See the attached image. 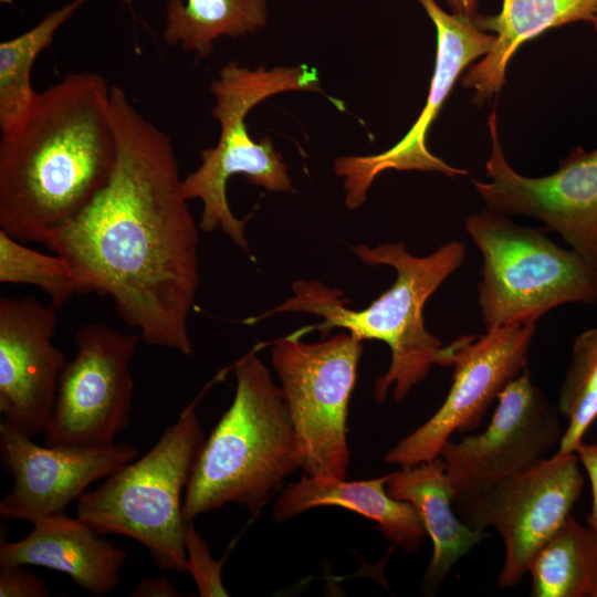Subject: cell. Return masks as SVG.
<instances>
[{"label": "cell", "instance_id": "obj_17", "mask_svg": "<svg viewBox=\"0 0 597 597\" xmlns=\"http://www.w3.org/2000/svg\"><path fill=\"white\" fill-rule=\"evenodd\" d=\"M32 524L33 530L24 538L1 541L0 566L36 565L59 570L96 596L119 584L126 552L100 537L80 519L59 512Z\"/></svg>", "mask_w": 597, "mask_h": 597}, {"label": "cell", "instance_id": "obj_7", "mask_svg": "<svg viewBox=\"0 0 597 597\" xmlns=\"http://www.w3.org/2000/svg\"><path fill=\"white\" fill-rule=\"evenodd\" d=\"M464 228L483 258L478 296L485 332L536 324L566 303L597 302V270L541 228L489 209L469 216Z\"/></svg>", "mask_w": 597, "mask_h": 597}, {"label": "cell", "instance_id": "obj_8", "mask_svg": "<svg viewBox=\"0 0 597 597\" xmlns=\"http://www.w3.org/2000/svg\"><path fill=\"white\" fill-rule=\"evenodd\" d=\"M363 349L350 333L318 343H303L294 333L272 349L304 475L346 478L348 404Z\"/></svg>", "mask_w": 597, "mask_h": 597}, {"label": "cell", "instance_id": "obj_3", "mask_svg": "<svg viewBox=\"0 0 597 597\" xmlns=\"http://www.w3.org/2000/svg\"><path fill=\"white\" fill-rule=\"evenodd\" d=\"M353 251L363 262L389 265L397 273L391 287L366 308H347L341 291L317 281H296L292 298L244 322L253 324L277 312H307L323 317L324 322L296 332L300 337L312 329L326 334L341 327L360 341L386 343L391 362L387 373L377 379L374 397L383 402L392 387V398L400 402L427 377L433 365L449 366L447 346L425 326L423 307L444 280L461 266L465 244L450 241L426 256L410 254L401 242L375 248L362 244L353 247Z\"/></svg>", "mask_w": 597, "mask_h": 597}, {"label": "cell", "instance_id": "obj_1", "mask_svg": "<svg viewBox=\"0 0 597 597\" xmlns=\"http://www.w3.org/2000/svg\"><path fill=\"white\" fill-rule=\"evenodd\" d=\"M117 157L107 184L44 243L81 294L111 296L144 343L192 354L188 317L200 283L198 228L170 137L111 86Z\"/></svg>", "mask_w": 597, "mask_h": 597}, {"label": "cell", "instance_id": "obj_21", "mask_svg": "<svg viewBox=\"0 0 597 597\" xmlns=\"http://www.w3.org/2000/svg\"><path fill=\"white\" fill-rule=\"evenodd\" d=\"M266 20V0H168L163 38L170 46L207 57L217 39L253 33Z\"/></svg>", "mask_w": 597, "mask_h": 597}, {"label": "cell", "instance_id": "obj_5", "mask_svg": "<svg viewBox=\"0 0 597 597\" xmlns=\"http://www.w3.org/2000/svg\"><path fill=\"white\" fill-rule=\"evenodd\" d=\"M195 399L154 447L77 500L76 517L100 535L128 536L146 547L160 569L188 572L182 491L206 437Z\"/></svg>", "mask_w": 597, "mask_h": 597}, {"label": "cell", "instance_id": "obj_4", "mask_svg": "<svg viewBox=\"0 0 597 597\" xmlns=\"http://www.w3.org/2000/svg\"><path fill=\"white\" fill-rule=\"evenodd\" d=\"M233 370V400L206 439L185 490V524L228 503L258 515L285 479L302 469L282 388L254 350Z\"/></svg>", "mask_w": 597, "mask_h": 597}, {"label": "cell", "instance_id": "obj_32", "mask_svg": "<svg viewBox=\"0 0 597 597\" xmlns=\"http://www.w3.org/2000/svg\"><path fill=\"white\" fill-rule=\"evenodd\" d=\"M593 597H597V587H596V589H595V591H594Z\"/></svg>", "mask_w": 597, "mask_h": 597}, {"label": "cell", "instance_id": "obj_13", "mask_svg": "<svg viewBox=\"0 0 597 597\" xmlns=\"http://www.w3.org/2000/svg\"><path fill=\"white\" fill-rule=\"evenodd\" d=\"M488 124L492 143L485 164L489 181L472 180L486 209L542 221L544 232L558 233L597 270V148L587 151L575 147L559 160L555 172L526 177L516 172L504 156L495 108Z\"/></svg>", "mask_w": 597, "mask_h": 597}, {"label": "cell", "instance_id": "obj_30", "mask_svg": "<svg viewBox=\"0 0 597 597\" xmlns=\"http://www.w3.org/2000/svg\"><path fill=\"white\" fill-rule=\"evenodd\" d=\"M446 2L454 14L469 19H474L476 15L478 0H446Z\"/></svg>", "mask_w": 597, "mask_h": 597}, {"label": "cell", "instance_id": "obj_25", "mask_svg": "<svg viewBox=\"0 0 597 597\" xmlns=\"http://www.w3.org/2000/svg\"><path fill=\"white\" fill-rule=\"evenodd\" d=\"M0 282L40 287L61 308L80 285L69 262L59 254H43L0 229Z\"/></svg>", "mask_w": 597, "mask_h": 597}, {"label": "cell", "instance_id": "obj_22", "mask_svg": "<svg viewBox=\"0 0 597 597\" xmlns=\"http://www.w3.org/2000/svg\"><path fill=\"white\" fill-rule=\"evenodd\" d=\"M533 597H593L597 587V532L572 514L528 569Z\"/></svg>", "mask_w": 597, "mask_h": 597}, {"label": "cell", "instance_id": "obj_11", "mask_svg": "<svg viewBox=\"0 0 597 597\" xmlns=\"http://www.w3.org/2000/svg\"><path fill=\"white\" fill-rule=\"evenodd\" d=\"M536 324H511L484 335H463L448 348L452 385L439 409L384 455L400 467L439 457L454 432H469L483 421L494 400L526 368Z\"/></svg>", "mask_w": 597, "mask_h": 597}, {"label": "cell", "instance_id": "obj_15", "mask_svg": "<svg viewBox=\"0 0 597 597\" xmlns=\"http://www.w3.org/2000/svg\"><path fill=\"white\" fill-rule=\"evenodd\" d=\"M4 419L0 422V462L12 476L0 502L4 521L36 520L63 512L93 482L137 459L129 443L106 447H42Z\"/></svg>", "mask_w": 597, "mask_h": 597}, {"label": "cell", "instance_id": "obj_20", "mask_svg": "<svg viewBox=\"0 0 597 597\" xmlns=\"http://www.w3.org/2000/svg\"><path fill=\"white\" fill-rule=\"evenodd\" d=\"M597 17V0H502L493 15L478 14L474 22L484 32H493L490 51L462 77L473 90L478 105L498 94L505 84L509 62L519 48L552 28L573 22H590Z\"/></svg>", "mask_w": 597, "mask_h": 597}, {"label": "cell", "instance_id": "obj_18", "mask_svg": "<svg viewBox=\"0 0 597 597\" xmlns=\"http://www.w3.org/2000/svg\"><path fill=\"white\" fill-rule=\"evenodd\" d=\"M389 476L390 473L370 480L345 481L303 475L282 491L273 509V519L282 524L311 509L339 506L375 522L377 530L396 547L416 553L428 534L417 510L388 494Z\"/></svg>", "mask_w": 597, "mask_h": 597}, {"label": "cell", "instance_id": "obj_12", "mask_svg": "<svg viewBox=\"0 0 597 597\" xmlns=\"http://www.w3.org/2000/svg\"><path fill=\"white\" fill-rule=\"evenodd\" d=\"M561 417L526 368L499 395L483 432L442 447L439 455L454 489L453 502L511 479L557 450L564 433Z\"/></svg>", "mask_w": 597, "mask_h": 597}, {"label": "cell", "instance_id": "obj_26", "mask_svg": "<svg viewBox=\"0 0 597 597\" xmlns=\"http://www.w3.org/2000/svg\"><path fill=\"white\" fill-rule=\"evenodd\" d=\"M184 542L188 572L196 582L199 596H229L222 582V568L226 557L220 561L212 557L209 545L197 532L193 522L185 524Z\"/></svg>", "mask_w": 597, "mask_h": 597}, {"label": "cell", "instance_id": "obj_6", "mask_svg": "<svg viewBox=\"0 0 597 597\" xmlns=\"http://www.w3.org/2000/svg\"><path fill=\"white\" fill-rule=\"evenodd\" d=\"M216 105L213 117L220 124L214 147L200 151L201 164L184 180L188 200L200 199L203 211L199 229L211 232L220 228L249 253L247 220L238 219L227 198L228 180L243 175L252 185L271 191H294L282 156L270 137L254 142L245 123L249 112L268 97L290 92H322L317 71L306 64L250 70L229 62L210 85Z\"/></svg>", "mask_w": 597, "mask_h": 597}, {"label": "cell", "instance_id": "obj_27", "mask_svg": "<svg viewBox=\"0 0 597 597\" xmlns=\"http://www.w3.org/2000/svg\"><path fill=\"white\" fill-rule=\"evenodd\" d=\"M44 582L25 565L0 566V597H48Z\"/></svg>", "mask_w": 597, "mask_h": 597}, {"label": "cell", "instance_id": "obj_19", "mask_svg": "<svg viewBox=\"0 0 597 597\" xmlns=\"http://www.w3.org/2000/svg\"><path fill=\"white\" fill-rule=\"evenodd\" d=\"M386 489L418 512L433 552L423 584L436 589L457 562L489 535L465 524L453 511L454 489L441 457L391 472Z\"/></svg>", "mask_w": 597, "mask_h": 597}, {"label": "cell", "instance_id": "obj_23", "mask_svg": "<svg viewBox=\"0 0 597 597\" xmlns=\"http://www.w3.org/2000/svg\"><path fill=\"white\" fill-rule=\"evenodd\" d=\"M87 0H73L48 13L22 34L0 44V130L17 126L31 107L36 92L31 72L35 60L53 42L57 30Z\"/></svg>", "mask_w": 597, "mask_h": 597}, {"label": "cell", "instance_id": "obj_9", "mask_svg": "<svg viewBox=\"0 0 597 597\" xmlns=\"http://www.w3.org/2000/svg\"><path fill=\"white\" fill-rule=\"evenodd\" d=\"M585 478L576 452H555L528 470L457 500L461 520L476 531L494 528L504 545L499 586L515 587L536 554L579 499Z\"/></svg>", "mask_w": 597, "mask_h": 597}, {"label": "cell", "instance_id": "obj_31", "mask_svg": "<svg viewBox=\"0 0 597 597\" xmlns=\"http://www.w3.org/2000/svg\"><path fill=\"white\" fill-rule=\"evenodd\" d=\"M591 24L594 25V29L597 32V17L591 21Z\"/></svg>", "mask_w": 597, "mask_h": 597}, {"label": "cell", "instance_id": "obj_16", "mask_svg": "<svg viewBox=\"0 0 597 597\" xmlns=\"http://www.w3.org/2000/svg\"><path fill=\"white\" fill-rule=\"evenodd\" d=\"M56 311L33 296L0 297V412L30 437L44 432L67 363L53 343Z\"/></svg>", "mask_w": 597, "mask_h": 597}, {"label": "cell", "instance_id": "obj_2", "mask_svg": "<svg viewBox=\"0 0 597 597\" xmlns=\"http://www.w3.org/2000/svg\"><path fill=\"white\" fill-rule=\"evenodd\" d=\"M111 86L97 73L66 75L42 92L0 139V229L44 243L107 184L117 157Z\"/></svg>", "mask_w": 597, "mask_h": 597}, {"label": "cell", "instance_id": "obj_10", "mask_svg": "<svg viewBox=\"0 0 597 597\" xmlns=\"http://www.w3.org/2000/svg\"><path fill=\"white\" fill-rule=\"evenodd\" d=\"M77 350L61 373L44 430L51 447H106L129 423L134 392L130 362L139 336L103 324L75 334Z\"/></svg>", "mask_w": 597, "mask_h": 597}, {"label": "cell", "instance_id": "obj_24", "mask_svg": "<svg viewBox=\"0 0 597 597\" xmlns=\"http://www.w3.org/2000/svg\"><path fill=\"white\" fill-rule=\"evenodd\" d=\"M557 407L567 425L556 452H576L597 418V327L576 337Z\"/></svg>", "mask_w": 597, "mask_h": 597}, {"label": "cell", "instance_id": "obj_14", "mask_svg": "<svg viewBox=\"0 0 597 597\" xmlns=\"http://www.w3.org/2000/svg\"><path fill=\"white\" fill-rule=\"evenodd\" d=\"M418 2L437 33L434 71L427 101L409 132L386 151L335 159L334 170L344 178L345 202L350 209L364 203L375 178L388 169L437 171L448 177L468 175L467 170L434 156L427 147V135L461 73L490 51L495 35L479 29L473 19L446 12L436 0Z\"/></svg>", "mask_w": 597, "mask_h": 597}, {"label": "cell", "instance_id": "obj_29", "mask_svg": "<svg viewBox=\"0 0 597 597\" xmlns=\"http://www.w3.org/2000/svg\"><path fill=\"white\" fill-rule=\"evenodd\" d=\"M133 597H180L176 587L171 584L168 577L158 576L139 582L133 593Z\"/></svg>", "mask_w": 597, "mask_h": 597}, {"label": "cell", "instance_id": "obj_28", "mask_svg": "<svg viewBox=\"0 0 597 597\" xmlns=\"http://www.w3.org/2000/svg\"><path fill=\"white\" fill-rule=\"evenodd\" d=\"M576 453L591 486V507L587 524L597 532V441L593 443L583 442L577 448Z\"/></svg>", "mask_w": 597, "mask_h": 597}]
</instances>
